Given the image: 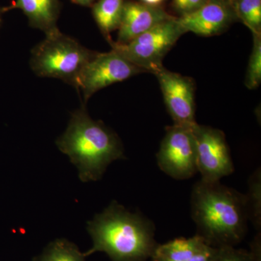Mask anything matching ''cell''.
Masks as SVG:
<instances>
[{
  "label": "cell",
  "mask_w": 261,
  "mask_h": 261,
  "mask_svg": "<svg viewBox=\"0 0 261 261\" xmlns=\"http://www.w3.org/2000/svg\"><path fill=\"white\" fill-rule=\"evenodd\" d=\"M186 31L201 37H212L224 32L238 21L233 0H209L190 14L177 17Z\"/></svg>",
  "instance_id": "30bf717a"
},
{
  "label": "cell",
  "mask_w": 261,
  "mask_h": 261,
  "mask_svg": "<svg viewBox=\"0 0 261 261\" xmlns=\"http://www.w3.org/2000/svg\"><path fill=\"white\" fill-rule=\"evenodd\" d=\"M165 0H140L144 4L152 5V6H161Z\"/></svg>",
  "instance_id": "7402d4cb"
},
{
  "label": "cell",
  "mask_w": 261,
  "mask_h": 261,
  "mask_svg": "<svg viewBox=\"0 0 261 261\" xmlns=\"http://www.w3.org/2000/svg\"><path fill=\"white\" fill-rule=\"evenodd\" d=\"M141 73L145 71L116 50L95 53L81 73L75 88L83 94L86 105L97 91Z\"/></svg>",
  "instance_id": "52a82bcc"
},
{
  "label": "cell",
  "mask_w": 261,
  "mask_h": 261,
  "mask_svg": "<svg viewBox=\"0 0 261 261\" xmlns=\"http://www.w3.org/2000/svg\"><path fill=\"white\" fill-rule=\"evenodd\" d=\"M157 161L160 169L175 179H188L195 176L197 168L193 126H168L160 146Z\"/></svg>",
  "instance_id": "8992f818"
},
{
  "label": "cell",
  "mask_w": 261,
  "mask_h": 261,
  "mask_svg": "<svg viewBox=\"0 0 261 261\" xmlns=\"http://www.w3.org/2000/svg\"><path fill=\"white\" fill-rule=\"evenodd\" d=\"M238 20L251 31L261 34V0H233Z\"/></svg>",
  "instance_id": "ac0fdd59"
},
{
  "label": "cell",
  "mask_w": 261,
  "mask_h": 261,
  "mask_svg": "<svg viewBox=\"0 0 261 261\" xmlns=\"http://www.w3.org/2000/svg\"><path fill=\"white\" fill-rule=\"evenodd\" d=\"M87 231L93 245L85 257L103 252L111 261H147L159 245L153 222L116 201L87 222Z\"/></svg>",
  "instance_id": "7a4b0ae2"
},
{
  "label": "cell",
  "mask_w": 261,
  "mask_h": 261,
  "mask_svg": "<svg viewBox=\"0 0 261 261\" xmlns=\"http://www.w3.org/2000/svg\"><path fill=\"white\" fill-rule=\"evenodd\" d=\"M56 145L78 168L82 182L101 179L111 163L124 159L118 136L102 121L92 119L84 106L72 113L67 129Z\"/></svg>",
  "instance_id": "3957f363"
},
{
  "label": "cell",
  "mask_w": 261,
  "mask_h": 261,
  "mask_svg": "<svg viewBox=\"0 0 261 261\" xmlns=\"http://www.w3.org/2000/svg\"><path fill=\"white\" fill-rule=\"evenodd\" d=\"M212 261H261V236L257 233L250 245V250L235 247H220Z\"/></svg>",
  "instance_id": "e0dca14e"
},
{
  "label": "cell",
  "mask_w": 261,
  "mask_h": 261,
  "mask_svg": "<svg viewBox=\"0 0 261 261\" xmlns=\"http://www.w3.org/2000/svg\"><path fill=\"white\" fill-rule=\"evenodd\" d=\"M249 221L260 231L261 226V170L257 168L248 179V190L245 195Z\"/></svg>",
  "instance_id": "2e32d148"
},
{
  "label": "cell",
  "mask_w": 261,
  "mask_h": 261,
  "mask_svg": "<svg viewBox=\"0 0 261 261\" xmlns=\"http://www.w3.org/2000/svg\"><path fill=\"white\" fill-rule=\"evenodd\" d=\"M208 1L209 0H173L171 6L173 10L181 17L193 13Z\"/></svg>",
  "instance_id": "ffe728a7"
},
{
  "label": "cell",
  "mask_w": 261,
  "mask_h": 261,
  "mask_svg": "<svg viewBox=\"0 0 261 261\" xmlns=\"http://www.w3.org/2000/svg\"><path fill=\"white\" fill-rule=\"evenodd\" d=\"M95 53L58 29L47 34L32 49L31 68L38 76L58 79L75 87L81 73Z\"/></svg>",
  "instance_id": "277c9868"
},
{
  "label": "cell",
  "mask_w": 261,
  "mask_h": 261,
  "mask_svg": "<svg viewBox=\"0 0 261 261\" xmlns=\"http://www.w3.org/2000/svg\"><path fill=\"white\" fill-rule=\"evenodd\" d=\"M175 18L162 6L126 1L118 27L116 44H125L159 24Z\"/></svg>",
  "instance_id": "8fae6325"
},
{
  "label": "cell",
  "mask_w": 261,
  "mask_h": 261,
  "mask_svg": "<svg viewBox=\"0 0 261 261\" xmlns=\"http://www.w3.org/2000/svg\"><path fill=\"white\" fill-rule=\"evenodd\" d=\"M217 249L195 235L159 244L150 259L152 261H212Z\"/></svg>",
  "instance_id": "7c38bea8"
},
{
  "label": "cell",
  "mask_w": 261,
  "mask_h": 261,
  "mask_svg": "<svg viewBox=\"0 0 261 261\" xmlns=\"http://www.w3.org/2000/svg\"><path fill=\"white\" fill-rule=\"evenodd\" d=\"M159 80L165 104L173 124L192 127L195 121V82L190 77L170 71L165 67L154 74Z\"/></svg>",
  "instance_id": "9c48e42d"
},
{
  "label": "cell",
  "mask_w": 261,
  "mask_h": 261,
  "mask_svg": "<svg viewBox=\"0 0 261 261\" xmlns=\"http://www.w3.org/2000/svg\"><path fill=\"white\" fill-rule=\"evenodd\" d=\"M186 31L178 23L177 17L159 24L125 44L108 42L116 50L144 71L155 74L163 68L166 54Z\"/></svg>",
  "instance_id": "5b68a950"
},
{
  "label": "cell",
  "mask_w": 261,
  "mask_h": 261,
  "mask_svg": "<svg viewBox=\"0 0 261 261\" xmlns=\"http://www.w3.org/2000/svg\"><path fill=\"white\" fill-rule=\"evenodd\" d=\"M2 13H3V12H2V9H1V8H0V25H1V23H2V18H1Z\"/></svg>",
  "instance_id": "603a6c76"
},
{
  "label": "cell",
  "mask_w": 261,
  "mask_h": 261,
  "mask_svg": "<svg viewBox=\"0 0 261 261\" xmlns=\"http://www.w3.org/2000/svg\"><path fill=\"white\" fill-rule=\"evenodd\" d=\"M253 46L247 65L245 86L255 89L261 83V34H252Z\"/></svg>",
  "instance_id": "d6986e66"
},
{
  "label": "cell",
  "mask_w": 261,
  "mask_h": 261,
  "mask_svg": "<svg viewBox=\"0 0 261 261\" xmlns=\"http://www.w3.org/2000/svg\"><path fill=\"white\" fill-rule=\"evenodd\" d=\"M75 5L83 7H92L97 0H70Z\"/></svg>",
  "instance_id": "44dd1931"
},
{
  "label": "cell",
  "mask_w": 261,
  "mask_h": 261,
  "mask_svg": "<svg viewBox=\"0 0 261 261\" xmlns=\"http://www.w3.org/2000/svg\"><path fill=\"white\" fill-rule=\"evenodd\" d=\"M85 257L75 244L58 239L49 243L34 261H85Z\"/></svg>",
  "instance_id": "9a60e30c"
},
{
  "label": "cell",
  "mask_w": 261,
  "mask_h": 261,
  "mask_svg": "<svg viewBox=\"0 0 261 261\" xmlns=\"http://www.w3.org/2000/svg\"><path fill=\"white\" fill-rule=\"evenodd\" d=\"M196 142L197 173L203 181H220L234 171L229 148L222 130L196 123L193 126Z\"/></svg>",
  "instance_id": "ba28073f"
},
{
  "label": "cell",
  "mask_w": 261,
  "mask_h": 261,
  "mask_svg": "<svg viewBox=\"0 0 261 261\" xmlns=\"http://www.w3.org/2000/svg\"><path fill=\"white\" fill-rule=\"evenodd\" d=\"M191 214L197 236L216 248L236 247L247 233L245 195L221 185L202 180L194 185Z\"/></svg>",
  "instance_id": "6da1fadb"
},
{
  "label": "cell",
  "mask_w": 261,
  "mask_h": 261,
  "mask_svg": "<svg viewBox=\"0 0 261 261\" xmlns=\"http://www.w3.org/2000/svg\"><path fill=\"white\" fill-rule=\"evenodd\" d=\"M19 9L28 18L32 28L39 29L45 35L58 30L57 21L61 11L60 0H13L2 12Z\"/></svg>",
  "instance_id": "4fadbf2b"
},
{
  "label": "cell",
  "mask_w": 261,
  "mask_h": 261,
  "mask_svg": "<svg viewBox=\"0 0 261 261\" xmlns=\"http://www.w3.org/2000/svg\"><path fill=\"white\" fill-rule=\"evenodd\" d=\"M126 0H97L92 5V15L106 39H111V33L121 23Z\"/></svg>",
  "instance_id": "5bb4252c"
}]
</instances>
